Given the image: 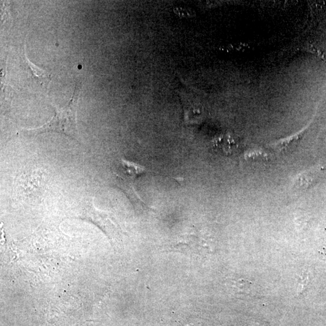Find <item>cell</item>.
Masks as SVG:
<instances>
[{
    "label": "cell",
    "instance_id": "obj_1",
    "mask_svg": "<svg viewBox=\"0 0 326 326\" xmlns=\"http://www.w3.org/2000/svg\"><path fill=\"white\" fill-rule=\"evenodd\" d=\"M81 83H76L72 99L64 108L54 107V115L50 122L35 129H24L22 133L27 136H36L47 132L64 134L68 137L80 142L76 123L78 102L80 96Z\"/></svg>",
    "mask_w": 326,
    "mask_h": 326
},
{
    "label": "cell",
    "instance_id": "obj_2",
    "mask_svg": "<svg viewBox=\"0 0 326 326\" xmlns=\"http://www.w3.org/2000/svg\"><path fill=\"white\" fill-rule=\"evenodd\" d=\"M144 172L145 169L140 164L126 160H121L120 168L117 174V185L125 191L131 201H134V204H143L136 190L134 181Z\"/></svg>",
    "mask_w": 326,
    "mask_h": 326
},
{
    "label": "cell",
    "instance_id": "obj_3",
    "mask_svg": "<svg viewBox=\"0 0 326 326\" xmlns=\"http://www.w3.org/2000/svg\"><path fill=\"white\" fill-rule=\"evenodd\" d=\"M304 133V131H301L289 137L276 140L270 144V148L275 152V153L283 154L288 152L298 145Z\"/></svg>",
    "mask_w": 326,
    "mask_h": 326
},
{
    "label": "cell",
    "instance_id": "obj_4",
    "mask_svg": "<svg viewBox=\"0 0 326 326\" xmlns=\"http://www.w3.org/2000/svg\"><path fill=\"white\" fill-rule=\"evenodd\" d=\"M214 146L220 153L228 156L235 151L237 148V142L230 136H223L215 139Z\"/></svg>",
    "mask_w": 326,
    "mask_h": 326
},
{
    "label": "cell",
    "instance_id": "obj_5",
    "mask_svg": "<svg viewBox=\"0 0 326 326\" xmlns=\"http://www.w3.org/2000/svg\"><path fill=\"white\" fill-rule=\"evenodd\" d=\"M251 283L248 280L239 278L230 283V288L234 294L237 295H246L250 293Z\"/></svg>",
    "mask_w": 326,
    "mask_h": 326
},
{
    "label": "cell",
    "instance_id": "obj_6",
    "mask_svg": "<svg viewBox=\"0 0 326 326\" xmlns=\"http://www.w3.org/2000/svg\"><path fill=\"white\" fill-rule=\"evenodd\" d=\"M26 62L27 63L28 70H29L31 75L36 80L40 82L41 83H46L47 81H51V76H50L46 71L40 69L38 67L35 66L32 63L26 58Z\"/></svg>",
    "mask_w": 326,
    "mask_h": 326
},
{
    "label": "cell",
    "instance_id": "obj_7",
    "mask_svg": "<svg viewBox=\"0 0 326 326\" xmlns=\"http://www.w3.org/2000/svg\"><path fill=\"white\" fill-rule=\"evenodd\" d=\"M309 276L308 273L303 272L299 278L298 287L297 289V295L299 297L303 295L308 286Z\"/></svg>",
    "mask_w": 326,
    "mask_h": 326
}]
</instances>
